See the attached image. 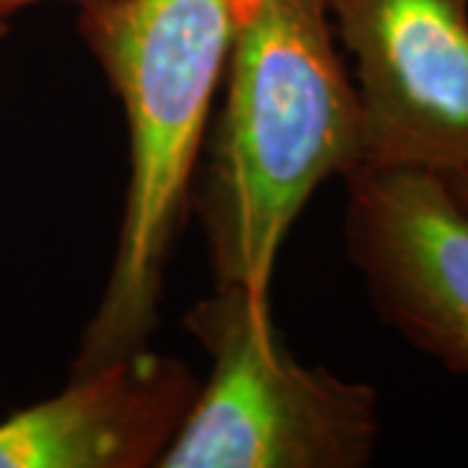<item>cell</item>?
I'll return each mask as SVG.
<instances>
[{
    "instance_id": "obj_4",
    "label": "cell",
    "mask_w": 468,
    "mask_h": 468,
    "mask_svg": "<svg viewBox=\"0 0 468 468\" xmlns=\"http://www.w3.org/2000/svg\"><path fill=\"white\" fill-rule=\"evenodd\" d=\"M354 60L362 167L468 169V0H323Z\"/></svg>"
},
{
    "instance_id": "obj_3",
    "label": "cell",
    "mask_w": 468,
    "mask_h": 468,
    "mask_svg": "<svg viewBox=\"0 0 468 468\" xmlns=\"http://www.w3.org/2000/svg\"><path fill=\"white\" fill-rule=\"evenodd\" d=\"M211 356L162 468H362L380 440L367 383L294 362L268 300L218 284L187 313Z\"/></svg>"
},
{
    "instance_id": "obj_6",
    "label": "cell",
    "mask_w": 468,
    "mask_h": 468,
    "mask_svg": "<svg viewBox=\"0 0 468 468\" xmlns=\"http://www.w3.org/2000/svg\"><path fill=\"white\" fill-rule=\"evenodd\" d=\"M198 385L183 362L149 349L70 375L63 393L0 419V468L156 466Z\"/></svg>"
},
{
    "instance_id": "obj_7",
    "label": "cell",
    "mask_w": 468,
    "mask_h": 468,
    "mask_svg": "<svg viewBox=\"0 0 468 468\" xmlns=\"http://www.w3.org/2000/svg\"><path fill=\"white\" fill-rule=\"evenodd\" d=\"M445 185L451 187V193L468 208V169L452 172V175H440Z\"/></svg>"
},
{
    "instance_id": "obj_10",
    "label": "cell",
    "mask_w": 468,
    "mask_h": 468,
    "mask_svg": "<svg viewBox=\"0 0 468 468\" xmlns=\"http://www.w3.org/2000/svg\"><path fill=\"white\" fill-rule=\"evenodd\" d=\"M239 3H242V0H234V5H239Z\"/></svg>"
},
{
    "instance_id": "obj_8",
    "label": "cell",
    "mask_w": 468,
    "mask_h": 468,
    "mask_svg": "<svg viewBox=\"0 0 468 468\" xmlns=\"http://www.w3.org/2000/svg\"><path fill=\"white\" fill-rule=\"evenodd\" d=\"M34 3H42V0H0V14H3V16H11L14 11H18V8H24V5H34ZM73 3H79V5L84 8V5L101 3V0H73Z\"/></svg>"
},
{
    "instance_id": "obj_1",
    "label": "cell",
    "mask_w": 468,
    "mask_h": 468,
    "mask_svg": "<svg viewBox=\"0 0 468 468\" xmlns=\"http://www.w3.org/2000/svg\"><path fill=\"white\" fill-rule=\"evenodd\" d=\"M227 63L198 206L218 284L268 300L304 203L362 167V115L323 0H242Z\"/></svg>"
},
{
    "instance_id": "obj_5",
    "label": "cell",
    "mask_w": 468,
    "mask_h": 468,
    "mask_svg": "<svg viewBox=\"0 0 468 468\" xmlns=\"http://www.w3.org/2000/svg\"><path fill=\"white\" fill-rule=\"evenodd\" d=\"M346 185V252L372 307L468 378V208L427 169L359 167Z\"/></svg>"
},
{
    "instance_id": "obj_9",
    "label": "cell",
    "mask_w": 468,
    "mask_h": 468,
    "mask_svg": "<svg viewBox=\"0 0 468 468\" xmlns=\"http://www.w3.org/2000/svg\"><path fill=\"white\" fill-rule=\"evenodd\" d=\"M5 18L8 16H3V14H0V39H3V37H5V32H8V27H5Z\"/></svg>"
},
{
    "instance_id": "obj_2",
    "label": "cell",
    "mask_w": 468,
    "mask_h": 468,
    "mask_svg": "<svg viewBox=\"0 0 468 468\" xmlns=\"http://www.w3.org/2000/svg\"><path fill=\"white\" fill-rule=\"evenodd\" d=\"M81 34L122 101L131 177L110 282L73 375L149 349L169 250L232 48L234 0H101L81 8Z\"/></svg>"
}]
</instances>
